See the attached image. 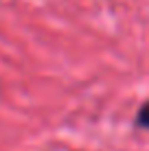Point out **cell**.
<instances>
[{
	"mask_svg": "<svg viewBox=\"0 0 149 151\" xmlns=\"http://www.w3.org/2000/svg\"><path fill=\"white\" fill-rule=\"evenodd\" d=\"M134 123H136V127H140V129H149V101H145L140 105V110L136 112Z\"/></svg>",
	"mask_w": 149,
	"mask_h": 151,
	"instance_id": "cell-1",
	"label": "cell"
}]
</instances>
